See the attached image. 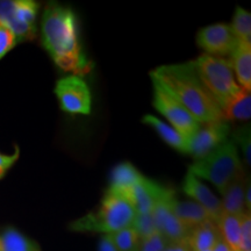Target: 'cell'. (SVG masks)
<instances>
[{"label":"cell","instance_id":"14","mask_svg":"<svg viewBox=\"0 0 251 251\" xmlns=\"http://www.w3.org/2000/svg\"><path fill=\"white\" fill-rule=\"evenodd\" d=\"M172 213L176 215L181 224H184L188 228H194L203 222L212 220L205 208H202L199 203L193 200H180L178 199L174 192L166 200Z\"/></svg>","mask_w":251,"mask_h":251},{"label":"cell","instance_id":"13","mask_svg":"<svg viewBox=\"0 0 251 251\" xmlns=\"http://www.w3.org/2000/svg\"><path fill=\"white\" fill-rule=\"evenodd\" d=\"M166 200L168 199L157 203L151 212L157 231H159L169 242L186 241L191 228L186 227L176 218Z\"/></svg>","mask_w":251,"mask_h":251},{"label":"cell","instance_id":"4","mask_svg":"<svg viewBox=\"0 0 251 251\" xmlns=\"http://www.w3.org/2000/svg\"><path fill=\"white\" fill-rule=\"evenodd\" d=\"M188 171L198 178L211 181L219 192L224 194L229 185L243 171V166L236 146L233 141L228 140L209 155L196 159Z\"/></svg>","mask_w":251,"mask_h":251},{"label":"cell","instance_id":"18","mask_svg":"<svg viewBox=\"0 0 251 251\" xmlns=\"http://www.w3.org/2000/svg\"><path fill=\"white\" fill-rule=\"evenodd\" d=\"M142 176L131 163L122 162L113 169L108 190L126 198L130 188L142 178Z\"/></svg>","mask_w":251,"mask_h":251},{"label":"cell","instance_id":"35","mask_svg":"<svg viewBox=\"0 0 251 251\" xmlns=\"http://www.w3.org/2000/svg\"><path fill=\"white\" fill-rule=\"evenodd\" d=\"M200 251H212V249L211 250H200Z\"/></svg>","mask_w":251,"mask_h":251},{"label":"cell","instance_id":"28","mask_svg":"<svg viewBox=\"0 0 251 251\" xmlns=\"http://www.w3.org/2000/svg\"><path fill=\"white\" fill-rule=\"evenodd\" d=\"M17 45L13 31L0 21V59L5 57Z\"/></svg>","mask_w":251,"mask_h":251},{"label":"cell","instance_id":"1","mask_svg":"<svg viewBox=\"0 0 251 251\" xmlns=\"http://www.w3.org/2000/svg\"><path fill=\"white\" fill-rule=\"evenodd\" d=\"M41 41L63 71L83 77L92 70L93 63L81 47L78 19L72 8L55 1L46 6L41 19Z\"/></svg>","mask_w":251,"mask_h":251},{"label":"cell","instance_id":"9","mask_svg":"<svg viewBox=\"0 0 251 251\" xmlns=\"http://www.w3.org/2000/svg\"><path fill=\"white\" fill-rule=\"evenodd\" d=\"M230 125L226 120L200 124L198 130L187 140V155L202 158L228 141Z\"/></svg>","mask_w":251,"mask_h":251},{"label":"cell","instance_id":"31","mask_svg":"<svg viewBox=\"0 0 251 251\" xmlns=\"http://www.w3.org/2000/svg\"><path fill=\"white\" fill-rule=\"evenodd\" d=\"M98 251H118L111 234H103L99 241Z\"/></svg>","mask_w":251,"mask_h":251},{"label":"cell","instance_id":"3","mask_svg":"<svg viewBox=\"0 0 251 251\" xmlns=\"http://www.w3.org/2000/svg\"><path fill=\"white\" fill-rule=\"evenodd\" d=\"M135 215L134 207L125 197L107 188L98 208L75 220L69 228L78 233L113 234L131 227Z\"/></svg>","mask_w":251,"mask_h":251},{"label":"cell","instance_id":"17","mask_svg":"<svg viewBox=\"0 0 251 251\" xmlns=\"http://www.w3.org/2000/svg\"><path fill=\"white\" fill-rule=\"evenodd\" d=\"M219 240H221V236L218 226L213 220H208L191 229L186 238V243L191 251L211 250Z\"/></svg>","mask_w":251,"mask_h":251},{"label":"cell","instance_id":"5","mask_svg":"<svg viewBox=\"0 0 251 251\" xmlns=\"http://www.w3.org/2000/svg\"><path fill=\"white\" fill-rule=\"evenodd\" d=\"M193 62L202 84L218 102L220 108L224 109L242 90L235 79L229 59L203 54Z\"/></svg>","mask_w":251,"mask_h":251},{"label":"cell","instance_id":"33","mask_svg":"<svg viewBox=\"0 0 251 251\" xmlns=\"http://www.w3.org/2000/svg\"><path fill=\"white\" fill-rule=\"evenodd\" d=\"M244 200H246V208L248 212H251V183L250 179L248 180L246 187V194H244Z\"/></svg>","mask_w":251,"mask_h":251},{"label":"cell","instance_id":"32","mask_svg":"<svg viewBox=\"0 0 251 251\" xmlns=\"http://www.w3.org/2000/svg\"><path fill=\"white\" fill-rule=\"evenodd\" d=\"M163 251H191V249L187 246L186 241H176V242H169L166 244Z\"/></svg>","mask_w":251,"mask_h":251},{"label":"cell","instance_id":"25","mask_svg":"<svg viewBox=\"0 0 251 251\" xmlns=\"http://www.w3.org/2000/svg\"><path fill=\"white\" fill-rule=\"evenodd\" d=\"M233 141L234 143H237L242 149L244 159L248 165L251 164V131L250 125L242 126L237 128L233 133Z\"/></svg>","mask_w":251,"mask_h":251},{"label":"cell","instance_id":"6","mask_svg":"<svg viewBox=\"0 0 251 251\" xmlns=\"http://www.w3.org/2000/svg\"><path fill=\"white\" fill-rule=\"evenodd\" d=\"M39 11L34 0H0V21L13 31L17 43L36 39Z\"/></svg>","mask_w":251,"mask_h":251},{"label":"cell","instance_id":"26","mask_svg":"<svg viewBox=\"0 0 251 251\" xmlns=\"http://www.w3.org/2000/svg\"><path fill=\"white\" fill-rule=\"evenodd\" d=\"M131 227L135 229V231H136L140 238H144L157 231L151 213L135 215Z\"/></svg>","mask_w":251,"mask_h":251},{"label":"cell","instance_id":"21","mask_svg":"<svg viewBox=\"0 0 251 251\" xmlns=\"http://www.w3.org/2000/svg\"><path fill=\"white\" fill-rule=\"evenodd\" d=\"M226 121H249L251 118L250 91L242 89L222 109Z\"/></svg>","mask_w":251,"mask_h":251},{"label":"cell","instance_id":"23","mask_svg":"<svg viewBox=\"0 0 251 251\" xmlns=\"http://www.w3.org/2000/svg\"><path fill=\"white\" fill-rule=\"evenodd\" d=\"M229 26L238 42L251 45V14L249 11L237 6Z\"/></svg>","mask_w":251,"mask_h":251},{"label":"cell","instance_id":"11","mask_svg":"<svg viewBox=\"0 0 251 251\" xmlns=\"http://www.w3.org/2000/svg\"><path fill=\"white\" fill-rule=\"evenodd\" d=\"M174 192L175 191L170 188L142 176V178L130 188L126 199L134 207L136 214H148L152 212L157 203L168 199Z\"/></svg>","mask_w":251,"mask_h":251},{"label":"cell","instance_id":"30","mask_svg":"<svg viewBox=\"0 0 251 251\" xmlns=\"http://www.w3.org/2000/svg\"><path fill=\"white\" fill-rule=\"evenodd\" d=\"M20 156V149L18 146H15V152L12 155H4L0 152V180L5 177L9 169L15 164V162L19 159Z\"/></svg>","mask_w":251,"mask_h":251},{"label":"cell","instance_id":"29","mask_svg":"<svg viewBox=\"0 0 251 251\" xmlns=\"http://www.w3.org/2000/svg\"><path fill=\"white\" fill-rule=\"evenodd\" d=\"M251 212L242 215L240 233V247L238 251H251Z\"/></svg>","mask_w":251,"mask_h":251},{"label":"cell","instance_id":"7","mask_svg":"<svg viewBox=\"0 0 251 251\" xmlns=\"http://www.w3.org/2000/svg\"><path fill=\"white\" fill-rule=\"evenodd\" d=\"M151 81L153 86V107L170 122L172 128L188 140L198 130L200 124L162 83L153 77H151Z\"/></svg>","mask_w":251,"mask_h":251},{"label":"cell","instance_id":"15","mask_svg":"<svg viewBox=\"0 0 251 251\" xmlns=\"http://www.w3.org/2000/svg\"><path fill=\"white\" fill-rule=\"evenodd\" d=\"M249 179L250 178L247 177L246 171L243 170L237 176L236 179L229 185L226 192L222 194L224 196L221 200L222 212L234 215H243L248 212L244 194H246L247 183Z\"/></svg>","mask_w":251,"mask_h":251},{"label":"cell","instance_id":"27","mask_svg":"<svg viewBox=\"0 0 251 251\" xmlns=\"http://www.w3.org/2000/svg\"><path fill=\"white\" fill-rule=\"evenodd\" d=\"M168 243L169 241L159 231H155L149 236L141 238L137 251H163Z\"/></svg>","mask_w":251,"mask_h":251},{"label":"cell","instance_id":"19","mask_svg":"<svg viewBox=\"0 0 251 251\" xmlns=\"http://www.w3.org/2000/svg\"><path fill=\"white\" fill-rule=\"evenodd\" d=\"M142 122L151 127L168 146H170L171 148L177 150V151L187 155V140L181 136L170 125L165 124L164 121L159 120L158 118L153 117L151 114L144 115L142 118Z\"/></svg>","mask_w":251,"mask_h":251},{"label":"cell","instance_id":"16","mask_svg":"<svg viewBox=\"0 0 251 251\" xmlns=\"http://www.w3.org/2000/svg\"><path fill=\"white\" fill-rule=\"evenodd\" d=\"M229 62L233 69L235 79L238 80V85L247 91H251V45L238 42V45L231 52Z\"/></svg>","mask_w":251,"mask_h":251},{"label":"cell","instance_id":"24","mask_svg":"<svg viewBox=\"0 0 251 251\" xmlns=\"http://www.w3.org/2000/svg\"><path fill=\"white\" fill-rule=\"evenodd\" d=\"M111 236L113 238V242H114L115 247H117L118 251L139 250V244H140L141 238L133 227L121 229V230L117 231V233L111 234Z\"/></svg>","mask_w":251,"mask_h":251},{"label":"cell","instance_id":"2","mask_svg":"<svg viewBox=\"0 0 251 251\" xmlns=\"http://www.w3.org/2000/svg\"><path fill=\"white\" fill-rule=\"evenodd\" d=\"M150 77L170 91L199 124L224 120L222 109L198 76L193 61L162 65Z\"/></svg>","mask_w":251,"mask_h":251},{"label":"cell","instance_id":"34","mask_svg":"<svg viewBox=\"0 0 251 251\" xmlns=\"http://www.w3.org/2000/svg\"><path fill=\"white\" fill-rule=\"evenodd\" d=\"M212 251H233L230 249V247L225 242L224 240H219L214 247L212 248Z\"/></svg>","mask_w":251,"mask_h":251},{"label":"cell","instance_id":"12","mask_svg":"<svg viewBox=\"0 0 251 251\" xmlns=\"http://www.w3.org/2000/svg\"><path fill=\"white\" fill-rule=\"evenodd\" d=\"M183 191L193 199V201L199 203L202 208L206 209L213 221H216L219 216L222 214V203L221 199H219L214 193L206 186L205 184L193 175L191 171H187L183 180Z\"/></svg>","mask_w":251,"mask_h":251},{"label":"cell","instance_id":"8","mask_svg":"<svg viewBox=\"0 0 251 251\" xmlns=\"http://www.w3.org/2000/svg\"><path fill=\"white\" fill-rule=\"evenodd\" d=\"M59 107L71 115H90L92 112V93L83 77L70 75L61 78L55 85Z\"/></svg>","mask_w":251,"mask_h":251},{"label":"cell","instance_id":"10","mask_svg":"<svg viewBox=\"0 0 251 251\" xmlns=\"http://www.w3.org/2000/svg\"><path fill=\"white\" fill-rule=\"evenodd\" d=\"M198 46L206 55L224 57L230 56L238 45V41L227 24H215L203 27L198 31Z\"/></svg>","mask_w":251,"mask_h":251},{"label":"cell","instance_id":"20","mask_svg":"<svg viewBox=\"0 0 251 251\" xmlns=\"http://www.w3.org/2000/svg\"><path fill=\"white\" fill-rule=\"evenodd\" d=\"M242 215H234L224 213L219 216L215 224L218 226L220 236L233 251H238Z\"/></svg>","mask_w":251,"mask_h":251},{"label":"cell","instance_id":"22","mask_svg":"<svg viewBox=\"0 0 251 251\" xmlns=\"http://www.w3.org/2000/svg\"><path fill=\"white\" fill-rule=\"evenodd\" d=\"M0 251H41L33 240L14 228H7L0 234Z\"/></svg>","mask_w":251,"mask_h":251}]
</instances>
